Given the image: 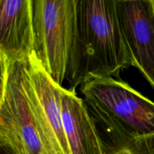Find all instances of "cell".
I'll use <instances>...</instances> for the list:
<instances>
[{
	"label": "cell",
	"instance_id": "52a82bcc",
	"mask_svg": "<svg viewBox=\"0 0 154 154\" xmlns=\"http://www.w3.org/2000/svg\"><path fill=\"white\" fill-rule=\"evenodd\" d=\"M34 44L32 0H0V61L24 63Z\"/></svg>",
	"mask_w": 154,
	"mask_h": 154
},
{
	"label": "cell",
	"instance_id": "9c48e42d",
	"mask_svg": "<svg viewBox=\"0 0 154 154\" xmlns=\"http://www.w3.org/2000/svg\"><path fill=\"white\" fill-rule=\"evenodd\" d=\"M106 154H133L129 148L125 147H117L113 144H105Z\"/></svg>",
	"mask_w": 154,
	"mask_h": 154
},
{
	"label": "cell",
	"instance_id": "8992f818",
	"mask_svg": "<svg viewBox=\"0 0 154 154\" xmlns=\"http://www.w3.org/2000/svg\"><path fill=\"white\" fill-rule=\"evenodd\" d=\"M117 9L132 66L154 89V13L151 0H117Z\"/></svg>",
	"mask_w": 154,
	"mask_h": 154
},
{
	"label": "cell",
	"instance_id": "8fae6325",
	"mask_svg": "<svg viewBox=\"0 0 154 154\" xmlns=\"http://www.w3.org/2000/svg\"><path fill=\"white\" fill-rule=\"evenodd\" d=\"M151 4H152V7H153V13H154V0H151Z\"/></svg>",
	"mask_w": 154,
	"mask_h": 154
},
{
	"label": "cell",
	"instance_id": "5b68a950",
	"mask_svg": "<svg viewBox=\"0 0 154 154\" xmlns=\"http://www.w3.org/2000/svg\"><path fill=\"white\" fill-rule=\"evenodd\" d=\"M0 65V148L11 154H44L23 85V63Z\"/></svg>",
	"mask_w": 154,
	"mask_h": 154
},
{
	"label": "cell",
	"instance_id": "277c9868",
	"mask_svg": "<svg viewBox=\"0 0 154 154\" xmlns=\"http://www.w3.org/2000/svg\"><path fill=\"white\" fill-rule=\"evenodd\" d=\"M23 85L44 154H72L62 115L63 87L50 76L34 51L23 63Z\"/></svg>",
	"mask_w": 154,
	"mask_h": 154
},
{
	"label": "cell",
	"instance_id": "6da1fadb",
	"mask_svg": "<svg viewBox=\"0 0 154 154\" xmlns=\"http://www.w3.org/2000/svg\"><path fill=\"white\" fill-rule=\"evenodd\" d=\"M79 70L76 87L101 78H119L132 66L117 0H78Z\"/></svg>",
	"mask_w": 154,
	"mask_h": 154
},
{
	"label": "cell",
	"instance_id": "ba28073f",
	"mask_svg": "<svg viewBox=\"0 0 154 154\" xmlns=\"http://www.w3.org/2000/svg\"><path fill=\"white\" fill-rule=\"evenodd\" d=\"M62 115L72 154H106L95 120L75 90L62 87Z\"/></svg>",
	"mask_w": 154,
	"mask_h": 154
},
{
	"label": "cell",
	"instance_id": "3957f363",
	"mask_svg": "<svg viewBox=\"0 0 154 154\" xmlns=\"http://www.w3.org/2000/svg\"><path fill=\"white\" fill-rule=\"evenodd\" d=\"M78 0H32L34 52L50 76L75 90L79 70Z\"/></svg>",
	"mask_w": 154,
	"mask_h": 154
},
{
	"label": "cell",
	"instance_id": "7a4b0ae2",
	"mask_svg": "<svg viewBox=\"0 0 154 154\" xmlns=\"http://www.w3.org/2000/svg\"><path fill=\"white\" fill-rule=\"evenodd\" d=\"M90 114L117 147L154 132V102L120 78L90 80L81 85Z\"/></svg>",
	"mask_w": 154,
	"mask_h": 154
},
{
	"label": "cell",
	"instance_id": "30bf717a",
	"mask_svg": "<svg viewBox=\"0 0 154 154\" xmlns=\"http://www.w3.org/2000/svg\"><path fill=\"white\" fill-rule=\"evenodd\" d=\"M0 149H1V153H0V154H11V153H9V152H8V151H6V150H3V149H2V148H0Z\"/></svg>",
	"mask_w": 154,
	"mask_h": 154
}]
</instances>
